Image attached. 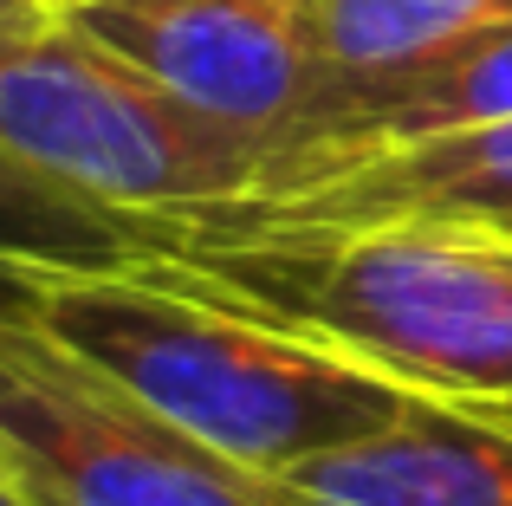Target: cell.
Masks as SVG:
<instances>
[{
    "mask_svg": "<svg viewBox=\"0 0 512 506\" xmlns=\"http://www.w3.org/2000/svg\"><path fill=\"white\" fill-rule=\"evenodd\" d=\"M506 234H512V221H506Z\"/></svg>",
    "mask_w": 512,
    "mask_h": 506,
    "instance_id": "2e32d148",
    "label": "cell"
},
{
    "mask_svg": "<svg viewBox=\"0 0 512 506\" xmlns=\"http://www.w3.org/2000/svg\"><path fill=\"white\" fill-rule=\"evenodd\" d=\"M0 279L117 390L260 481L422 403L409 383L227 299L175 253L137 266L0 260Z\"/></svg>",
    "mask_w": 512,
    "mask_h": 506,
    "instance_id": "6da1fadb",
    "label": "cell"
},
{
    "mask_svg": "<svg viewBox=\"0 0 512 506\" xmlns=\"http://www.w3.org/2000/svg\"><path fill=\"white\" fill-rule=\"evenodd\" d=\"M500 117H512V26L474 39V46H461V52H448V59L415 65V72L338 91V98L266 163V176H260L253 195H273L299 176L338 169L350 156L402 150V143L448 137V130L500 124Z\"/></svg>",
    "mask_w": 512,
    "mask_h": 506,
    "instance_id": "ba28073f",
    "label": "cell"
},
{
    "mask_svg": "<svg viewBox=\"0 0 512 506\" xmlns=\"http://www.w3.org/2000/svg\"><path fill=\"white\" fill-rule=\"evenodd\" d=\"M0 506H39V500H33V494H26V487H13V481H7V474H0Z\"/></svg>",
    "mask_w": 512,
    "mask_h": 506,
    "instance_id": "7c38bea8",
    "label": "cell"
},
{
    "mask_svg": "<svg viewBox=\"0 0 512 506\" xmlns=\"http://www.w3.org/2000/svg\"><path fill=\"white\" fill-rule=\"evenodd\" d=\"M0 474L39 506H279L59 344L0 279Z\"/></svg>",
    "mask_w": 512,
    "mask_h": 506,
    "instance_id": "277c9868",
    "label": "cell"
},
{
    "mask_svg": "<svg viewBox=\"0 0 512 506\" xmlns=\"http://www.w3.org/2000/svg\"><path fill=\"white\" fill-rule=\"evenodd\" d=\"M402 221H512V117L402 150H370L338 169L299 176L273 195H240L208 215L169 221L182 253H305Z\"/></svg>",
    "mask_w": 512,
    "mask_h": 506,
    "instance_id": "8992f818",
    "label": "cell"
},
{
    "mask_svg": "<svg viewBox=\"0 0 512 506\" xmlns=\"http://www.w3.org/2000/svg\"><path fill=\"white\" fill-rule=\"evenodd\" d=\"M46 7H52V13H59V7H65V0H46Z\"/></svg>",
    "mask_w": 512,
    "mask_h": 506,
    "instance_id": "9a60e30c",
    "label": "cell"
},
{
    "mask_svg": "<svg viewBox=\"0 0 512 506\" xmlns=\"http://www.w3.org/2000/svg\"><path fill=\"white\" fill-rule=\"evenodd\" d=\"M279 506H512V416L493 403H409L396 422L299 461Z\"/></svg>",
    "mask_w": 512,
    "mask_h": 506,
    "instance_id": "52a82bcc",
    "label": "cell"
},
{
    "mask_svg": "<svg viewBox=\"0 0 512 506\" xmlns=\"http://www.w3.org/2000/svg\"><path fill=\"white\" fill-rule=\"evenodd\" d=\"M493 409H500V416H512V403H493Z\"/></svg>",
    "mask_w": 512,
    "mask_h": 506,
    "instance_id": "5bb4252c",
    "label": "cell"
},
{
    "mask_svg": "<svg viewBox=\"0 0 512 506\" xmlns=\"http://www.w3.org/2000/svg\"><path fill=\"white\" fill-rule=\"evenodd\" d=\"M182 253L169 221L124 215L72 195L65 182L13 163L0 150V260H72V266H137Z\"/></svg>",
    "mask_w": 512,
    "mask_h": 506,
    "instance_id": "30bf717a",
    "label": "cell"
},
{
    "mask_svg": "<svg viewBox=\"0 0 512 506\" xmlns=\"http://www.w3.org/2000/svg\"><path fill=\"white\" fill-rule=\"evenodd\" d=\"M0 150L72 195L188 221L260 189L266 150L188 111L72 20L0 26Z\"/></svg>",
    "mask_w": 512,
    "mask_h": 506,
    "instance_id": "3957f363",
    "label": "cell"
},
{
    "mask_svg": "<svg viewBox=\"0 0 512 506\" xmlns=\"http://www.w3.org/2000/svg\"><path fill=\"white\" fill-rule=\"evenodd\" d=\"M72 7H85V0H65V7H59V13H72Z\"/></svg>",
    "mask_w": 512,
    "mask_h": 506,
    "instance_id": "4fadbf2b",
    "label": "cell"
},
{
    "mask_svg": "<svg viewBox=\"0 0 512 506\" xmlns=\"http://www.w3.org/2000/svg\"><path fill=\"white\" fill-rule=\"evenodd\" d=\"M318 26L338 98L350 85H376L428 59H448L487 33H506L512 0H318Z\"/></svg>",
    "mask_w": 512,
    "mask_h": 506,
    "instance_id": "9c48e42d",
    "label": "cell"
},
{
    "mask_svg": "<svg viewBox=\"0 0 512 506\" xmlns=\"http://www.w3.org/2000/svg\"><path fill=\"white\" fill-rule=\"evenodd\" d=\"M208 286L435 403H512V234L402 221L305 253H175Z\"/></svg>",
    "mask_w": 512,
    "mask_h": 506,
    "instance_id": "7a4b0ae2",
    "label": "cell"
},
{
    "mask_svg": "<svg viewBox=\"0 0 512 506\" xmlns=\"http://www.w3.org/2000/svg\"><path fill=\"white\" fill-rule=\"evenodd\" d=\"M46 20H59L46 0H0V26H46Z\"/></svg>",
    "mask_w": 512,
    "mask_h": 506,
    "instance_id": "8fae6325",
    "label": "cell"
},
{
    "mask_svg": "<svg viewBox=\"0 0 512 506\" xmlns=\"http://www.w3.org/2000/svg\"><path fill=\"white\" fill-rule=\"evenodd\" d=\"M65 20L273 163L331 98L318 0H85Z\"/></svg>",
    "mask_w": 512,
    "mask_h": 506,
    "instance_id": "5b68a950",
    "label": "cell"
}]
</instances>
